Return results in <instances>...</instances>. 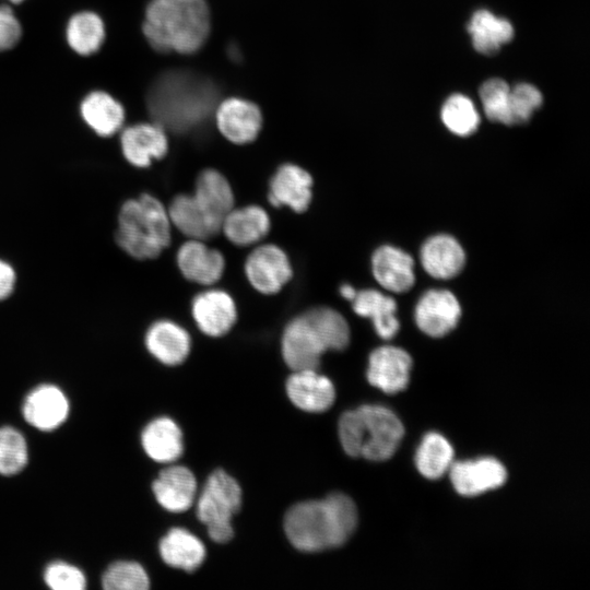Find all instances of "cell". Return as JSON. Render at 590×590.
Segmentation results:
<instances>
[{
	"label": "cell",
	"mask_w": 590,
	"mask_h": 590,
	"mask_svg": "<svg viewBox=\"0 0 590 590\" xmlns=\"http://www.w3.org/2000/svg\"><path fill=\"white\" fill-rule=\"evenodd\" d=\"M319 331L327 350H343L350 341V328L344 317L329 307H317L305 312Z\"/></svg>",
	"instance_id": "33"
},
{
	"label": "cell",
	"mask_w": 590,
	"mask_h": 590,
	"mask_svg": "<svg viewBox=\"0 0 590 590\" xmlns=\"http://www.w3.org/2000/svg\"><path fill=\"white\" fill-rule=\"evenodd\" d=\"M45 583L54 590H83L86 578L81 569L64 562H54L44 571Z\"/></svg>",
	"instance_id": "39"
},
{
	"label": "cell",
	"mask_w": 590,
	"mask_h": 590,
	"mask_svg": "<svg viewBox=\"0 0 590 590\" xmlns=\"http://www.w3.org/2000/svg\"><path fill=\"white\" fill-rule=\"evenodd\" d=\"M191 312L199 329L210 337L227 333L237 318L234 299L221 290H209L197 295Z\"/></svg>",
	"instance_id": "14"
},
{
	"label": "cell",
	"mask_w": 590,
	"mask_h": 590,
	"mask_svg": "<svg viewBox=\"0 0 590 590\" xmlns=\"http://www.w3.org/2000/svg\"><path fill=\"white\" fill-rule=\"evenodd\" d=\"M543 103L541 92L532 84L519 83L509 94V126L522 125L529 121L532 114Z\"/></svg>",
	"instance_id": "38"
},
{
	"label": "cell",
	"mask_w": 590,
	"mask_h": 590,
	"mask_svg": "<svg viewBox=\"0 0 590 590\" xmlns=\"http://www.w3.org/2000/svg\"><path fill=\"white\" fill-rule=\"evenodd\" d=\"M449 471L455 489L463 496H476L495 489L507 479L505 467L494 458L455 462Z\"/></svg>",
	"instance_id": "12"
},
{
	"label": "cell",
	"mask_w": 590,
	"mask_h": 590,
	"mask_svg": "<svg viewBox=\"0 0 590 590\" xmlns=\"http://www.w3.org/2000/svg\"><path fill=\"white\" fill-rule=\"evenodd\" d=\"M152 488L162 507L173 512H181L191 507L197 482L188 468L173 465L160 472Z\"/></svg>",
	"instance_id": "21"
},
{
	"label": "cell",
	"mask_w": 590,
	"mask_h": 590,
	"mask_svg": "<svg viewBox=\"0 0 590 590\" xmlns=\"http://www.w3.org/2000/svg\"><path fill=\"white\" fill-rule=\"evenodd\" d=\"M116 241L132 258H156L170 241L167 210L148 193L127 200L119 210Z\"/></svg>",
	"instance_id": "5"
},
{
	"label": "cell",
	"mask_w": 590,
	"mask_h": 590,
	"mask_svg": "<svg viewBox=\"0 0 590 590\" xmlns=\"http://www.w3.org/2000/svg\"><path fill=\"white\" fill-rule=\"evenodd\" d=\"M461 306L457 297L447 290H429L418 299L414 318L425 334L440 338L449 333L459 322Z\"/></svg>",
	"instance_id": "9"
},
{
	"label": "cell",
	"mask_w": 590,
	"mask_h": 590,
	"mask_svg": "<svg viewBox=\"0 0 590 590\" xmlns=\"http://www.w3.org/2000/svg\"><path fill=\"white\" fill-rule=\"evenodd\" d=\"M453 463V449L449 441L438 433L424 436L415 455L418 472L430 480L439 479Z\"/></svg>",
	"instance_id": "31"
},
{
	"label": "cell",
	"mask_w": 590,
	"mask_h": 590,
	"mask_svg": "<svg viewBox=\"0 0 590 590\" xmlns=\"http://www.w3.org/2000/svg\"><path fill=\"white\" fill-rule=\"evenodd\" d=\"M221 229L231 243L249 246L268 234L270 219L266 210L259 205L232 209L223 219Z\"/></svg>",
	"instance_id": "24"
},
{
	"label": "cell",
	"mask_w": 590,
	"mask_h": 590,
	"mask_svg": "<svg viewBox=\"0 0 590 590\" xmlns=\"http://www.w3.org/2000/svg\"><path fill=\"white\" fill-rule=\"evenodd\" d=\"M312 178L308 172L294 164L282 165L271 178L269 201L274 206H288L302 213L311 201Z\"/></svg>",
	"instance_id": "16"
},
{
	"label": "cell",
	"mask_w": 590,
	"mask_h": 590,
	"mask_svg": "<svg viewBox=\"0 0 590 590\" xmlns=\"http://www.w3.org/2000/svg\"><path fill=\"white\" fill-rule=\"evenodd\" d=\"M441 120L452 133L467 137L476 131L480 116L470 98L462 94H453L441 107Z\"/></svg>",
	"instance_id": "34"
},
{
	"label": "cell",
	"mask_w": 590,
	"mask_h": 590,
	"mask_svg": "<svg viewBox=\"0 0 590 590\" xmlns=\"http://www.w3.org/2000/svg\"><path fill=\"white\" fill-rule=\"evenodd\" d=\"M250 284L262 294H275L291 280L292 266L286 253L275 245H262L245 262Z\"/></svg>",
	"instance_id": "8"
},
{
	"label": "cell",
	"mask_w": 590,
	"mask_h": 590,
	"mask_svg": "<svg viewBox=\"0 0 590 590\" xmlns=\"http://www.w3.org/2000/svg\"><path fill=\"white\" fill-rule=\"evenodd\" d=\"M420 259L423 269L430 276L447 280L461 272L465 263V253L456 238L438 234L423 244Z\"/></svg>",
	"instance_id": "20"
},
{
	"label": "cell",
	"mask_w": 590,
	"mask_h": 590,
	"mask_svg": "<svg viewBox=\"0 0 590 590\" xmlns=\"http://www.w3.org/2000/svg\"><path fill=\"white\" fill-rule=\"evenodd\" d=\"M373 273L376 281L387 291L404 293L415 281L413 258L393 246H381L371 258Z\"/></svg>",
	"instance_id": "19"
},
{
	"label": "cell",
	"mask_w": 590,
	"mask_h": 590,
	"mask_svg": "<svg viewBox=\"0 0 590 590\" xmlns=\"http://www.w3.org/2000/svg\"><path fill=\"white\" fill-rule=\"evenodd\" d=\"M102 585L106 590H146L150 579L140 564L120 560L105 570Z\"/></svg>",
	"instance_id": "36"
},
{
	"label": "cell",
	"mask_w": 590,
	"mask_h": 590,
	"mask_svg": "<svg viewBox=\"0 0 590 590\" xmlns=\"http://www.w3.org/2000/svg\"><path fill=\"white\" fill-rule=\"evenodd\" d=\"M510 86L502 79H489L480 88V98L486 117L509 126Z\"/></svg>",
	"instance_id": "37"
},
{
	"label": "cell",
	"mask_w": 590,
	"mask_h": 590,
	"mask_svg": "<svg viewBox=\"0 0 590 590\" xmlns=\"http://www.w3.org/2000/svg\"><path fill=\"white\" fill-rule=\"evenodd\" d=\"M21 25L9 7H0V51L12 48L21 37Z\"/></svg>",
	"instance_id": "40"
},
{
	"label": "cell",
	"mask_w": 590,
	"mask_h": 590,
	"mask_svg": "<svg viewBox=\"0 0 590 590\" xmlns=\"http://www.w3.org/2000/svg\"><path fill=\"white\" fill-rule=\"evenodd\" d=\"M209 31L204 0H152L146 8L143 32L161 52H194L204 44Z\"/></svg>",
	"instance_id": "3"
},
{
	"label": "cell",
	"mask_w": 590,
	"mask_h": 590,
	"mask_svg": "<svg viewBox=\"0 0 590 590\" xmlns=\"http://www.w3.org/2000/svg\"><path fill=\"white\" fill-rule=\"evenodd\" d=\"M404 428L399 417L381 405H363L347 411L339 421V438L351 457L384 461L392 457Z\"/></svg>",
	"instance_id": "4"
},
{
	"label": "cell",
	"mask_w": 590,
	"mask_h": 590,
	"mask_svg": "<svg viewBox=\"0 0 590 590\" xmlns=\"http://www.w3.org/2000/svg\"><path fill=\"white\" fill-rule=\"evenodd\" d=\"M141 442L145 453L161 463L175 461L184 450L181 430L168 417L150 422L142 432Z\"/></svg>",
	"instance_id": "26"
},
{
	"label": "cell",
	"mask_w": 590,
	"mask_h": 590,
	"mask_svg": "<svg viewBox=\"0 0 590 590\" xmlns=\"http://www.w3.org/2000/svg\"><path fill=\"white\" fill-rule=\"evenodd\" d=\"M167 212L170 223L191 239L203 240L221 231V224L202 209L193 194L175 197Z\"/></svg>",
	"instance_id": "23"
},
{
	"label": "cell",
	"mask_w": 590,
	"mask_h": 590,
	"mask_svg": "<svg viewBox=\"0 0 590 590\" xmlns=\"http://www.w3.org/2000/svg\"><path fill=\"white\" fill-rule=\"evenodd\" d=\"M202 209L219 224L233 209L234 194L227 179L215 169L200 173L192 193Z\"/></svg>",
	"instance_id": "28"
},
{
	"label": "cell",
	"mask_w": 590,
	"mask_h": 590,
	"mask_svg": "<svg viewBox=\"0 0 590 590\" xmlns=\"http://www.w3.org/2000/svg\"><path fill=\"white\" fill-rule=\"evenodd\" d=\"M468 32L471 35L474 49L486 56L496 54L503 45L509 43L514 37L511 23L487 10H479L472 15L468 24Z\"/></svg>",
	"instance_id": "29"
},
{
	"label": "cell",
	"mask_w": 590,
	"mask_h": 590,
	"mask_svg": "<svg viewBox=\"0 0 590 590\" xmlns=\"http://www.w3.org/2000/svg\"><path fill=\"white\" fill-rule=\"evenodd\" d=\"M120 143L126 160L137 167H148L154 160H161L168 149L165 129L156 122L126 128Z\"/></svg>",
	"instance_id": "15"
},
{
	"label": "cell",
	"mask_w": 590,
	"mask_h": 590,
	"mask_svg": "<svg viewBox=\"0 0 590 590\" xmlns=\"http://www.w3.org/2000/svg\"><path fill=\"white\" fill-rule=\"evenodd\" d=\"M69 401L63 391L55 385H40L25 398L22 412L33 427L50 432L59 427L68 417Z\"/></svg>",
	"instance_id": "11"
},
{
	"label": "cell",
	"mask_w": 590,
	"mask_h": 590,
	"mask_svg": "<svg viewBox=\"0 0 590 590\" xmlns=\"http://www.w3.org/2000/svg\"><path fill=\"white\" fill-rule=\"evenodd\" d=\"M148 351L165 365L182 363L190 351V335L179 324L170 320L154 322L145 334Z\"/></svg>",
	"instance_id": "22"
},
{
	"label": "cell",
	"mask_w": 590,
	"mask_h": 590,
	"mask_svg": "<svg viewBox=\"0 0 590 590\" xmlns=\"http://www.w3.org/2000/svg\"><path fill=\"white\" fill-rule=\"evenodd\" d=\"M177 264L187 280L202 285L217 282L225 268L223 255L201 239H190L181 245L177 251Z\"/></svg>",
	"instance_id": "17"
},
{
	"label": "cell",
	"mask_w": 590,
	"mask_h": 590,
	"mask_svg": "<svg viewBox=\"0 0 590 590\" xmlns=\"http://www.w3.org/2000/svg\"><path fill=\"white\" fill-rule=\"evenodd\" d=\"M84 121L98 134L109 137L123 123L125 110L109 94L101 91L90 93L81 104Z\"/></svg>",
	"instance_id": "30"
},
{
	"label": "cell",
	"mask_w": 590,
	"mask_h": 590,
	"mask_svg": "<svg viewBox=\"0 0 590 590\" xmlns=\"http://www.w3.org/2000/svg\"><path fill=\"white\" fill-rule=\"evenodd\" d=\"M160 554L167 565L193 571L203 563L205 548L203 543L189 531L173 528L162 538Z\"/></svg>",
	"instance_id": "27"
},
{
	"label": "cell",
	"mask_w": 590,
	"mask_h": 590,
	"mask_svg": "<svg viewBox=\"0 0 590 590\" xmlns=\"http://www.w3.org/2000/svg\"><path fill=\"white\" fill-rule=\"evenodd\" d=\"M286 392L297 408L307 412H323L335 399L333 384L316 369L294 370L286 381Z\"/></svg>",
	"instance_id": "18"
},
{
	"label": "cell",
	"mask_w": 590,
	"mask_h": 590,
	"mask_svg": "<svg viewBox=\"0 0 590 590\" xmlns=\"http://www.w3.org/2000/svg\"><path fill=\"white\" fill-rule=\"evenodd\" d=\"M352 307L358 316L371 319L380 338L392 339L399 331L397 303L392 297L376 290H363L356 293Z\"/></svg>",
	"instance_id": "25"
},
{
	"label": "cell",
	"mask_w": 590,
	"mask_h": 590,
	"mask_svg": "<svg viewBox=\"0 0 590 590\" xmlns=\"http://www.w3.org/2000/svg\"><path fill=\"white\" fill-rule=\"evenodd\" d=\"M105 36L101 17L93 12H80L73 15L67 27L70 47L80 55H91L102 45Z\"/></svg>",
	"instance_id": "32"
},
{
	"label": "cell",
	"mask_w": 590,
	"mask_h": 590,
	"mask_svg": "<svg viewBox=\"0 0 590 590\" xmlns=\"http://www.w3.org/2000/svg\"><path fill=\"white\" fill-rule=\"evenodd\" d=\"M215 85L196 73L173 70L160 75L148 95L157 125L184 133L203 126L215 110Z\"/></svg>",
	"instance_id": "1"
},
{
	"label": "cell",
	"mask_w": 590,
	"mask_h": 590,
	"mask_svg": "<svg viewBox=\"0 0 590 590\" xmlns=\"http://www.w3.org/2000/svg\"><path fill=\"white\" fill-rule=\"evenodd\" d=\"M357 291L351 286L350 284H343L341 287H340V294L342 295V297H344L345 299L347 300H353V298L355 297Z\"/></svg>",
	"instance_id": "42"
},
{
	"label": "cell",
	"mask_w": 590,
	"mask_h": 590,
	"mask_svg": "<svg viewBox=\"0 0 590 590\" xmlns=\"http://www.w3.org/2000/svg\"><path fill=\"white\" fill-rule=\"evenodd\" d=\"M9 1H11V2H13V3H20V2L23 1V0H9Z\"/></svg>",
	"instance_id": "43"
},
{
	"label": "cell",
	"mask_w": 590,
	"mask_h": 590,
	"mask_svg": "<svg viewBox=\"0 0 590 590\" xmlns=\"http://www.w3.org/2000/svg\"><path fill=\"white\" fill-rule=\"evenodd\" d=\"M27 461L28 448L24 436L14 427H0V474H16Z\"/></svg>",
	"instance_id": "35"
},
{
	"label": "cell",
	"mask_w": 590,
	"mask_h": 590,
	"mask_svg": "<svg viewBox=\"0 0 590 590\" xmlns=\"http://www.w3.org/2000/svg\"><path fill=\"white\" fill-rule=\"evenodd\" d=\"M326 351L319 331L305 312L292 319L285 327L282 335V354L293 371L317 369Z\"/></svg>",
	"instance_id": "7"
},
{
	"label": "cell",
	"mask_w": 590,
	"mask_h": 590,
	"mask_svg": "<svg viewBox=\"0 0 590 590\" xmlns=\"http://www.w3.org/2000/svg\"><path fill=\"white\" fill-rule=\"evenodd\" d=\"M412 358L397 346H380L369 355L367 379L386 393H397L409 384Z\"/></svg>",
	"instance_id": "10"
},
{
	"label": "cell",
	"mask_w": 590,
	"mask_h": 590,
	"mask_svg": "<svg viewBox=\"0 0 590 590\" xmlns=\"http://www.w3.org/2000/svg\"><path fill=\"white\" fill-rule=\"evenodd\" d=\"M15 280L16 275L12 266L0 259V300L12 294Z\"/></svg>",
	"instance_id": "41"
},
{
	"label": "cell",
	"mask_w": 590,
	"mask_h": 590,
	"mask_svg": "<svg viewBox=\"0 0 590 590\" xmlns=\"http://www.w3.org/2000/svg\"><path fill=\"white\" fill-rule=\"evenodd\" d=\"M241 505V489L234 477L215 470L208 477L198 499L197 516L210 538L225 543L233 536L232 518Z\"/></svg>",
	"instance_id": "6"
},
{
	"label": "cell",
	"mask_w": 590,
	"mask_h": 590,
	"mask_svg": "<svg viewBox=\"0 0 590 590\" xmlns=\"http://www.w3.org/2000/svg\"><path fill=\"white\" fill-rule=\"evenodd\" d=\"M216 125L231 142L245 144L255 140L261 129L259 108L245 99L228 98L215 109Z\"/></svg>",
	"instance_id": "13"
},
{
	"label": "cell",
	"mask_w": 590,
	"mask_h": 590,
	"mask_svg": "<svg viewBox=\"0 0 590 590\" xmlns=\"http://www.w3.org/2000/svg\"><path fill=\"white\" fill-rule=\"evenodd\" d=\"M357 509L346 495L302 502L288 509L284 529L290 542L304 552H318L345 543L357 524Z\"/></svg>",
	"instance_id": "2"
}]
</instances>
